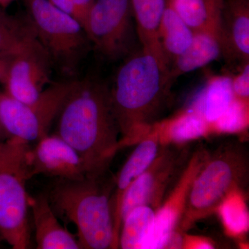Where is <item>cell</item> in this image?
<instances>
[{"instance_id": "6da1fadb", "label": "cell", "mask_w": 249, "mask_h": 249, "mask_svg": "<svg viewBox=\"0 0 249 249\" xmlns=\"http://www.w3.org/2000/svg\"><path fill=\"white\" fill-rule=\"evenodd\" d=\"M56 134L81 157L87 175L109 170L121 149L110 87L97 78L76 80L59 114Z\"/></svg>"}, {"instance_id": "7a4b0ae2", "label": "cell", "mask_w": 249, "mask_h": 249, "mask_svg": "<svg viewBox=\"0 0 249 249\" xmlns=\"http://www.w3.org/2000/svg\"><path fill=\"white\" fill-rule=\"evenodd\" d=\"M169 68L141 49L121 64L110 88L111 103L120 130V147L138 143L169 106Z\"/></svg>"}, {"instance_id": "3957f363", "label": "cell", "mask_w": 249, "mask_h": 249, "mask_svg": "<svg viewBox=\"0 0 249 249\" xmlns=\"http://www.w3.org/2000/svg\"><path fill=\"white\" fill-rule=\"evenodd\" d=\"M115 177L109 169L80 180L58 179L48 197L55 214L73 223L81 249H118L111 197Z\"/></svg>"}, {"instance_id": "277c9868", "label": "cell", "mask_w": 249, "mask_h": 249, "mask_svg": "<svg viewBox=\"0 0 249 249\" xmlns=\"http://www.w3.org/2000/svg\"><path fill=\"white\" fill-rule=\"evenodd\" d=\"M249 175L248 149L240 141H228L209 152L192 183L176 231L181 233L196 221L217 212L231 192L245 189Z\"/></svg>"}, {"instance_id": "5b68a950", "label": "cell", "mask_w": 249, "mask_h": 249, "mask_svg": "<svg viewBox=\"0 0 249 249\" xmlns=\"http://www.w3.org/2000/svg\"><path fill=\"white\" fill-rule=\"evenodd\" d=\"M29 149V143L14 137L0 142V239L14 249L31 246L26 190Z\"/></svg>"}, {"instance_id": "8992f818", "label": "cell", "mask_w": 249, "mask_h": 249, "mask_svg": "<svg viewBox=\"0 0 249 249\" xmlns=\"http://www.w3.org/2000/svg\"><path fill=\"white\" fill-rule=\"evenodd\" d=\"M26 19L52 64L63 74L76 75L92 48L84 28L48 0H22Z\"/></svg>"}, {"instance_id": "52a82bcc", "label": "cell", "mask_w": 249, "mask_h": 249, "mask_svg": "<svg viewBox=\"0 0 249 249\" xmlns=\"http://www.w3.org/2000/svg\"><path fill=\"white\" fill-rule=\"evenodd\" d=\"M76 83V80L52 83L30 103L0 92V122L9 137L29 143L48 135Z\"/></svg>"}, {"instance_id": "ba28073f", "label": "cell", "mask_w": 249, "mask_h": 249, "mask_svg": "<svg viewBox=\"0 0 249 249\" xmlns=\"http://www.w3.org/2000/svg\"><path fill=\"white\" fill-rule=\"evenodd\" d=\"M130 0H95L86 33L92 48L115 62L135 51L136 32Z\"/></svg>"}, {"instance_id": "9c48e42d", "label": "cell", "mask_w": 249, "mask_h": 249, "mask_svg": "<svg viewBox=\"0 0 249 249\" xmlns=\"http://www.w3.org/2000/svg\"><path fill=\"white\" fill-rule=\"evenodd\" d=\"M190 150L186 143L161 144L154 161L126 191L121 206V222L137 206H150L156 211L160 209L168 188L186 167L192 154Z\"/></svg>"}, {"instance_id": "30bf717a", "label": "cell", "mask_w": 249, "mask_h": 249, "mask_svg": "<svg viewBox=\"0 0 249 249\" xmlns=\"http://www.w3.org/2000/svg\"><path fill=\"white\" fill-rule=\"evenodd\" d=\"M209 152L199 147L192 152L182 173L175 183L173 190L156 211L151 230L144 240L142 249H165L168 240L183 214L192 183L209 157Z\"/></svg>"}, {"instance_id": "8fae6325", "label": "cell", "mask_w": 249, "mask_h": 249, "mask_svg": "<svg viewBox=\"0 0 249 249\" xmlns=\"http://www.w3.org/2000/svg\"><path fill=\"white\" fill-rule=\"evenodd\" d=\"M52 65L39 42L16 54L10 64L4 92L21 102H34L51 84Z\"/></svg>"}, {"instance_id": "7c38bea8", "label": "cell", "mask_w": 249, "mask_h": 249, "mask_svg": "<svg viewBox=\"0 0 249 249\" xmlns=\"http://www.w3.org/2000/svg\"><path fill=\"white\" fill-rule=\"evenodd\" d=\"M27 163L31 178L36 175L62 180H80L87 175L76 150L58 135L49 134L29 149Z\"/></svg>"}, {"instance_id": "4fadbf2b", "label": "cell", "mask_w": 249, "mask_h": 249, "mask_svg": "<svg viewBox=\"0 0 249 249\" xmlns=\"http://www.w3.org/2000/svg\"><path fill=\"white\" fill-rule=\"evenodd\" d=\"M119 174L115 177L114 187L111 197V209L114 222V236L119 247L121 227V206L126 191L132 183L150 166L160 152V130L157 124L153 126L150 133L138 142Z\"/></svg>"}, {"instance_id": "5bb4252c", "label": "cell", "mask_w": 249, "mask_h": 249, "mask_svg": "<svg viewBox=\"0 0 249 249\" xmlns=\"http://www.w3.org/2000/svg\"><path fill=\"white\" fill-rule=\"evenodd\" d=\"M218 37L222 57L249 62V0H224Z\"/></svg>"}, {"instance_id": "9a60e30c", "label": "cell", "mask_w": 249, "mask_h": 249, "mask_svg": "<svg viewBox=\"0 0 249 249\" xmlns=\"http://www.w3.org/2000/svg\"><path fill=\"white\" fill-rule=\"evenodd\" d=\"M29 208L34 218L36 248L38 249H81L76 236L62 227L57 219L48 195L29 196Z\"/></svg>"}, {"instance_id": "2e32d148", "label": "cell", "mask_w": 249, "mask_h": 249, "mask_svg": "<svg viewBox=\"0 0 249 249\" xmlns=\"http://www.w3.org/2000/svg\"><path fill=\"white\" fill-rule=\"evenodd\" d=\"M130 4L142 49L170 68L159 39V29L168 0H130Z\"/></svg>"}, {"instance_id": "e0dca14e", "label": "cell", "mask_w": 249, "mask_h": 249, "mask_svg": "<svg viewBox=\"0 0 249 249\" xmlns=\"http://www.w3.org/2000/svg\"><path fill=\"white\" fill-rule=\"evenodd\" d=\"M220 57L222 48L217 34L207 31L194 33L189 46L172 62L170 79L174 83L178 77L202 68Z\"/></svg>"}, {"instance_id": "ac0fdd59", "label": "cell", "mask_w": 249, "mask_h": 249, "mask_svg": "<svg viewBox=\"0 0 249 249\" xmlns=\"http://www.w3.org/2000/svg\"><path fill=\"white\" fill-rule=\"evenodd\" d=\"M224 0H168L193 32L219 33Z\"/></svg>"}, {"instance_id": "d6986e66", "label": "cell", "mask_w": 249, "mask_h": 249, "mask_svg": "<svg viewBox=\"0 0 249 249\" xmlns=\"http://www.w3.org/2000/svg\"><path fill=\"white\" fill-rule=\"evenodd\" d=\"M233 98L231 77L213 76L208 80L190 108L199 112L211 124L227 110Z\"/></svg>"}, {"instance_id": "ffe728a7", "label": "cell", "mask_w": 249, "mask_h": 249, "mask_svg": "<svg viewBox=\"0 0 249 249\" xmlns=\"http://www.w3.org/2000/svg\"><path fill=\"white\" fill-rule=\"evenodd\" d=\"M157 124L161 144L186 143L211 132L210 124L204 116L191 108Z\"/></svg>"}, {"instance_id": "44dd1931", "label": "cell", "mask_w": 249, "mask_h": 249, "mask_svg": "<svg viewBox=\"0 0 249 249\" xmlns=\"http://www.w3.org/2000/svg\"><path fill=\"white\" fill-rule=\"evenodd\" d=\"M193 36L194 32L168 2L160 21L159 39L170 66L172 62L189 46Z\"/></svg>"}, {"instance_id": "7402d4cb", "label": "cell", "mask_w": 249, "mask_h": 249, "mask_svg": "<svg viewBox=\"0 0 249 249\" xmlns=\"http://www.w3.org/2000/svg\"><path fill=\"white\" fill-rule=\"evenodd\" d=\"M156 211L148 206L134 208L123 219L119 248L142 249L155 220Z\"/></svg>"}, {"instance_id": "603a6c76", "label": "cell", "mask_w": 249, "mask_h": 249, "mask_svg": "<svg viewBox=\"0 0 249 249\" xmlns=\"http://www.w3.org/2000/svg\"><path fill=\"white\" fill-rule=\"evenodd\" d=\"M37 42L26 18L0 21V54L15 55Z\"/></svg>"}, {"instance_id": "cb8c5ba5", "label": "cell", "mask_w": 249, "mask_h": 249, "mask_svg": "<svg viewBox=\"0 0 249 249\" xmlns=\"http://www.w3.org/2000/svg\"><path fill=\"white\" fill-rule=\"evenodd\" d=\"M244 190L237 189L224 199L217 212L228 233L240 236L248 231L249 218Z\"/></svg>"}, {"instance_id": "d4e9b609", "label": "cell", "mask_w": 249, "mask_h": 249, "mask_svg": "<svg viewBox=\"0 0 249 249\" xmlns=\"http://www.w3.org/2000/svg\"><path fill=\"white\" fill-rule=\"evenodd\" d=\"M249 101L234 98L222 115L210 124L211 132L237 133L245 130L249 123Z\"/></svg>"}, {"instance_id": "484cf974", "label": "cell", "mask_w": 249, "mask_h": 249, "mask_svg": "<svg viewBox=\"0 0 249 249\" xmlns=\"http://www.w3.org/2000/svg\"><path fill=\"white\" fill-rule=\"evenodd\" d=\"M62 12L74 18L86 31L88 16L95 0H48Z\"/></svg>"}, {"instance_id": "4316f807", "label": "cell", "mask_w": 249, "mask_h": 249, "mask_svg": "<svg viewBox=\"0 0 249 249\" xmlns=\"http://www.w3.org/2000/svg\"><path fill=\"white\" fill-rule=\"evenodd\" d=\"M231 86L234 98L249 101V62L242 64L238 73L231 77Z\"/></svg>"}, {"instance_id": "83f0119b", "label": "cell", "mask_w": 249, "mask_h": 249, "mask_svg": "<svg viewBox=\"0 0 249 249\" xmlns=\"http://www.w3.org/2000/svg\"><path fill=\"white\" fill-rule=\"evenodd\" d=\"M213 249L214 245L207 238L195 236L183 237L182 249Z\"/></svg>"}, {"instance_id": "f1b7e54d", "label": "cell", "mask_w": 249, "mask_h": 249, "mask_svg": "<svg viewBox=\"0 0 249 249\" xmlns=\"http://www.w3.org/2000/svg\"><path fill=\"white\" fill-rule=\"evenodd\" d=\"M14 55H3L0 54V83L4 85L11 60Z\"/></svg>"}, {"instance_id": "f546056e", "label": "cell", "mask_w": 249, "mask_h": 249, "mask_svg": "<svg viewBox=\"0 0 249 249\" xmlns=\"http://www.w3.org/2000/svg\"><path fill=\"white\" fill-rule=\"evenodd\" d=\"M14 16H9L5 12L4 9L0 7V21H10L14 19Z\"/></svg>"}, {"instance_id": "4dcf8cb0", "label": "cell", "mask_w": 249, "mask_h": 249, "mask_svg": "<svg viewBox=\"0 0 249 249\" xmlns=\"http://www.w3.org/2000/svg\"><path fill=\"white\" fill-rule=\"evenodd\" d=\"M9 136L6 132L4 127H3L2 124L0 122V142H3V141L6 140V139H9Z\"/></svg>"}, {"instance_id": "1f68e13d", "label": "cell", "mask_w": 249, "mask_h": 249, "mask_svg": "<svg viewBox=\"0 0 249 249\" xmlns=\"http://www.w3.org/2000/svg\"><path fill=\"white\" fill-rule=\"evenodd\" d=\"M14 1H16V0H0V7L4 9L5 8L9 6L11 3L14 2Z\"/></svg>"}]
</instances>
